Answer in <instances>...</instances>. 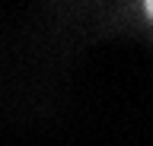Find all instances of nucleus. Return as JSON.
<instances>
[{
	"instance_id": "1",
	"label": "nucleus",
	"mask_w": 153,
	"mask_h": 146,
	"mask_svg": "<svg viewBox=\"0 0 153 146\" xmlns=\"http://www.w3.org/2000/svg\"><path fill=\"white\" fill-rule=\"evenodd\" d=\"M143 10H147V16H150V19H153V0H150V3H147V7H143Z\"/></svg>"
}]
</instances>
